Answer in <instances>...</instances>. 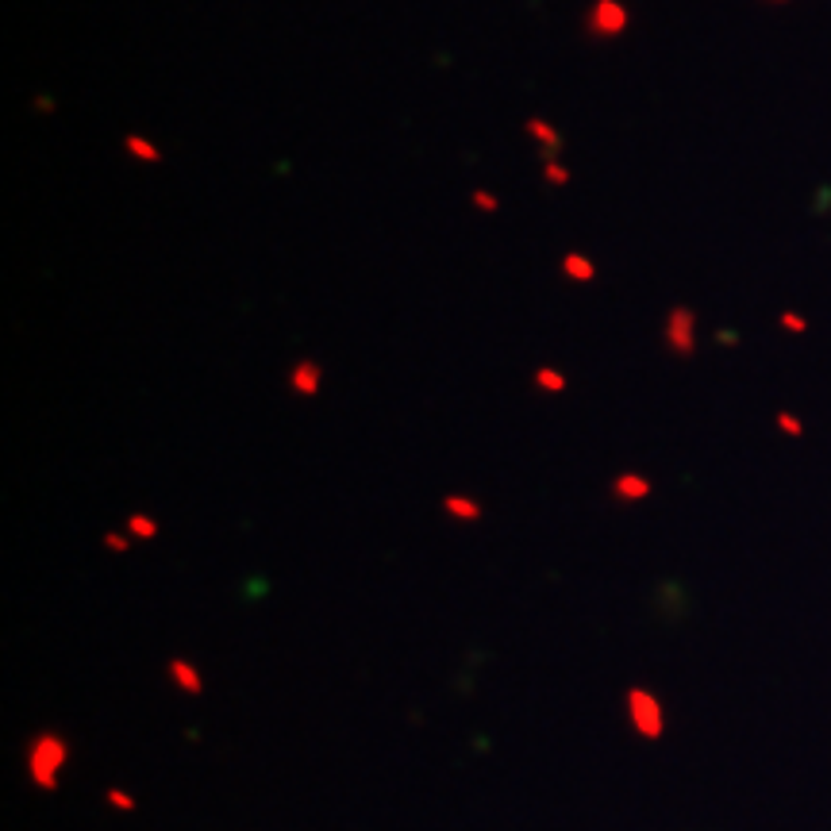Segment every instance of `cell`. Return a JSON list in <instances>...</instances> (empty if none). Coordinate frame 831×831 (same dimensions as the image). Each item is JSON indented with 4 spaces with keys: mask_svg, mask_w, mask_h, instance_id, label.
Masks as SVG:
<instances>
[{
    "mask_svg": "<svg viewBox=\"0 0 831 831\" xmlns=\"http://www.w3.org/2000/svg\"><path fill=\"white\" fill-rule=\"evenodd\" d=\"M544 178L551 181L554 189L570 186V170H566V166H562V162H554V158H547V166H544Z\"/></svg>",
    "mask_w": 831,
    "mask_h": 831,
    "instance_id": "15",
    "label": "cell"
},
{
    "mask_svg": "<svg viewBox=\"0 0 831 831\" xmlns=\"http://www.w3.org/2000/svg\"><path fill=\"white\" fill-rule=\"evenodd\" d=\"M35 108H39V112H54V101H51V97H35Z\"/></svg>",
    "mask_w": 831,
    "mask_h": 831,
    "instance_id": "20",
    "label": "cell"
},
{
    "mask_svg": "<svg viewBox=\"0 0 831 831\" xmlns=\"http://www.w3.org/2000/svg\"><path fill=\"white\" fill-rule=\"evenodd\" d=\"M781 328H785V331H797V335H801V331H805L808 323H805V316H797V312H781Z\"/></svg>",
    "mask_w": 831,
    "mask_h": 831,
    "instance_id": "19",
    "label": "cell"
},
{
    "mask_svg": "<svg viewBox=\"0 0 831 831\" xmlns=\"http://www.w3.org/2000/svg\"><path fill=\"white\" fill-rule=\"evenodd\" d=\"M289 389L301 393V397H316L323 389V366L312 358H301L293 370H289Z\"/></svg>",
    "mask_w": 831,
    "mask_h": 831,
    "instance_id": "5",
    "label": "cell"
},
{
    "mask_svg": "<svg viewBox=\"0 0 831 831\" xmlns=\"http://www.w3.org/2000/svg\"><path fill=\"white\" fill-rule=\"evenodd\" d=\"M562 270H566L570 281H581V285L597 281V263L589 255H581V251H570V255L562 258Z\"/></svg>",
    "mask_w": 831,
    "mask_h": 831,
    "instance_id": "8",
    "label": "cell"
},
{
    "mask_svg": "<svg viewBox=\"0 0 831 831\" xmlns=\"http://www.w3.org/2000/svg\"><path fill=\"white\" fill-rule=\"evenodd\" d=\"M128 535L131 539H154V535H158V520L136 512V516H128Z\"/></svg>",
    "mask_w": 831,
    "mask_h": 831,
    "instance_id": "13",
    "label": "cell"
},
{
    "mask_svg": "<svg viewBox=\"0 0 831 831\" xmlns=\"http://www.w3.org/2000/svg\"><path fill=\"white\" fill-rule=\"evenodd\" d=\"M69 758V746L59 731H39L27 746V774H31L39 793H54L59 789V774Z\"/></svg>",
    "mask_w": 831,
    "mask_h": 831,
    "instance_id": "1",
    "label": "cell"
},
{
    "mask_svg": "<svg viewBox=\"0 0 831 831\" xmlns=\"http://www.w3.org/2000/svg\"><path fill=\"white\" fill-rule=\"evenodd\" d=\"M470 201H474V208H482V213H497V208H501V201H497L489 189H474V196H470Z\"/></svg>",
    "mask_w": 831,
    "mask_h": 831,
    "instance_id": "16",
    "label": "cell"
},
{
    "mask_svg": "<svg viewBox=\"0 0 831 831\" xmlns=\"http://www.w3.org/2000/svg\"><path fill=\"white\" fill-rule=\"evenodd\" d=\"M612 493H616L619 501H643V497H651V482L639 474H619L612 482Z\"/></svg>",
    "mask_w": 831,
    "mask_h": 831,
    "instance_id": "9",
    "label": "cell"
},
{
    "mask_svg": "<svg viewBox=\"0 0 831 831\" xmlns=\"http://www.w3.org/2000/svg\"><path fill=\"white\" fill-rule=\"evenodd\" d=\"M628 720L643 739H659L662 728H666L659 696L647 693V689H628Z\"/></svg>",
    "mask_w": 831,
    "mask_h": 831,
    "instance_id": "2",
    "label": "cell"
},
{
    "mask_svg": "<svg viewBox=\"0 0 831 831\" xmlns=\"http://www.w3.org/2000/svg\"><path fill=\"white\" fill-rule=\"evenodd\" d=\"M124 146H128L131 158L146 162V166H158V162H162V151L151 143V139H143V136H128V139H124Z\"/></svg>",
    "mask_w": 831,
    "mask_h": 831,
    "instance_id": "11",
    "label": "cell"
},
{
    "mask_svg": "<svg viewBox=\"0 0 831 831\" xmlns=\"http://www.w3.org/2000/svg\"><path fill=\"white\" fill-rule=\"evenodd\" d=\"M535 385L544 393H562L570 389V378L562 370H554V366H539V370H535Z\"/></svg>",
    "mask_w": 831,
    "mask_h": 831,
    "instance_id": "12",
    "label": "cell"
},
{
    "mask_svg": "<svg viewBox=\"0 0 831 831\" xmlns=\"http://www.w3.org/2000/svg\"><path fill=\"white\" fill-rule=\"evenodd\" d=\"M524 128H527V136H532V139H535V143H539V146H547V151H559L562 136H559V131L551 128V124H547L544 116H532V119H527V124H524Z\"/></svg>",
    "mask_w": 831,
    "mask_h": 831,
    "instance_id": "10",
    "label": "cell"
},
{
    "mask_svg": "<svg viewBox=\"0 0 831 831\" xmlns=\"http://www.w3.org/2000/svg\"><path fill=\"white\" fill-rule=\"evenodd\" d=\"M778 4H785V0H778Z\"/></svg>",
    "mask_w": 831,
    "mask_h": 831,
    "instance_id": "21",
    "label": "cell"
},
{
    "mask_svg": "<svg viewBox=\"0 0 831 831\" xmlns=\"http://www.w3.org/2000/svg\"><path fill=\"white\" fill-rule=\"evenodd\" d=\"M104 547H108V551H116V554L131 551V535H119V532H108V535H104Z\"/></svg>",
    "mask_w": 831,
    "mask_h": 831,
    "instance_id": "17",
    "label": "cell"
},
{
    "mask_svg": "<svg viewBox=\"0 0 831 831\" xmlns=\"http://www.w3.org/2000/svg\"><path fill=\"white\" fill-rule=\"evenodd\" d=\"M166 674H170V681L181 689L186 696H201L204 693V678L201 670H196L193 662L189 659H170V666H166Z\"/></svg>",
    "mask_w": 831,
    "mask_h": 831,
    "instance_id": "6",
    "label": "cell"
},
{
    "mask_svg": "<svg viewBox=\"0 0 831 831\" xmlns=\"http://www.w3.org/2000/svg\"><path fill=\"white\" fill-rule=\"evenodd\" d=\"M778 427H781V432H785V435H801V432H805V427H801L797 416H789V412H781V416H778Z\"/></svg>",
    "mask_w": 831,
    "mask_h": 831,
    "instance_id": "18",
    "label": "cell"
},
{
    "mask_svg": "<svg viewBox=\"0 0 831 831\" xmlns=\"http://www.w3.org/2000/svg\"><path fill=\"white\" fill-rule=\"evenodd\" d=\"M104 801H108V808H116V813H139V797H131L128 789H108Z\"/></svg>",
    "mask_w": 831,
    "mask_h": 831,
    "instance_id": "14",
    "label": "cell"
},
{
    "mask_svg": "<svg viewBox=\"0 0 831 831\" xmlns=\"http://www.w3.org/2000/svg\"><path fill=\"white\" fill-rule=\"evenodd\" d=\"M666 347L674 350L678 358H689L696 350V312L686 305H674L670 312H666Z\"/></svg>",
    "mask_w": 831,
    "mask_h": 831,
    "instance_id": "3",
    "label": "cell"
},
{
    "mask_svg": "<svg viewBox=\"0 0 831 831\" xmlns=\"http://www.w3.org/2000/svg\"><path fill=\"white\" fill-rule=\"evenodd\" d=\"M443 512L455 516V520H462V524L482 520V504H477L474 497H466V493H447V497H443Z\"/></svg>",
    "mask_w": 831,
    "mask_h": 831,
    "instance_id": "7",
    "label": "cell"
},
{
    "mask_svg": "<svg viewBox=\"0 0 831 831\" xmlns=\"http://www.w3.org/2000/svg\"><path fill=\"white\" fill-rule=\"evenodd\" d=\"M631 24V12L619 4V0H593V9H589V31L601 35V39H619V35L628 31Z\"/></svg>",
    "mask_w": 831,
    "mask_h": 831,
    "instance_id": "4",
    "label": "cell"
}]
</instances>
